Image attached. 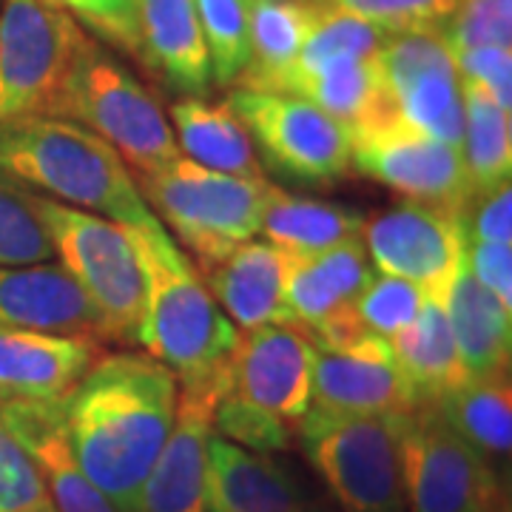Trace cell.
<instances>
[{
    "instance_id": "ba28073f",
    "label": "cell",
    "mask_w": 512,
    "mask_h": 512,
    "mask_svg": "<svg viewBox=\"0 0 512 512\" xmlns=\"http://www.w3.org/2000/svg\"><path fill=\"white\" fill-rule=\"evenodd\" d=\"M399 473L407 512H507L498 467L458 436L436 404L399 416Z\"/></svg>"
},
{
    "instance_id": "8d00e7d4",
    "label": "cell",
    "mask_w": 512,
    "mask_h": 512,
    "mask_svg": "<svg viewBox=\"0 0 512 512\" xmlns=\"http://www.w3.org/2000/svg\"><path fill=\"white\" fill-rule=\"evenodd\" d=\"M214 430L225 441L239 444L251 453H265V456L276 450H288L293 441V427L288 421L276 419L271 413L228 393L217 404Z\"/></svg>"
},
{
    "instance_id": "74e56055",
    "label": "cell",
    "mask_w": 512,
    "mask_h": 512,
    "mask_svg": "<svg viewBox=\"0 0 512 512\" xmlns=\"http://www.w3.org/2000/svg\"><path fill=\"white\" fill-rule=\"evenodd\" d=\"M0 512H57L32 456L0 419Z\"/></svg>"
},
{
    "instance_id": "5b68a950",
    "label": "cell",
    "mask_w": 512,
    "mask_h": 512,
    "mask_svg": "<svg viewBox=\"0 0 512 512\" xmlns=\"http://www.w3.org/2000/svg\"><path fill=\"white\" fill-rule=\"evenodd\" d=\"M55 117L92 128L137 174L160 171L183 157L157 97L94 37L74 63Z\"/></svg>"
},
{
    "instance_id": "5bb4252c",
    "label": "cell",
    "mask_w": 512,
    "mask_h": 512,
    "mask_svg": "<svg viewBox=\"0 0 512 512\" xmlns=\"http://www.w3.org/2000/svg\"><path fill=\"white\" fill-rule=\"evenodd\" d=\"M373 274L362 237L319 254H288L285 299L293 328L322 348H345L365 336L367 330L353 316V302Z\"/></svg>"
},
{
    "instance_id": "cb8c5ba5",
    "label": "cell",
    "mask_w": 512,
    "mask_h": 512,
    "mask_svg": "<svg viewBox=\"0 0 512 512\" xmlns=\"http://www.w3.org/2000/svg\"><path fill=\"white\" fill-rule=\"evenodd\" d=\"M464 376L510 370L512 308L495 299L467 268V251L441 299Z\"/></svg>"
},
{
    "instance_id": "60d3db41",
    "label": "cell",
    "mask_w": 512,
    "mask_h": 512,
    "mask_svg": "<svg viewBox=\"0 0 512 512\" xmlns=\"http://www.w3.org/2000/svg\"><path fill=\"white\" fill-rule=\"evenodd\" d=\"M458 77L493 97L504 111H512V52L507 46H473L453 52Z\"/></svg>"
},
{
    "instance_id": "836d02e7",
    "label": "cell",
    "mask_w": 512,
    "mask_h": 512,
    "mask_svg": "<svg viewBox=\"0 0 512 512\" xmlns=\"http://www.w3.org/2000/svg\"><path fill=\"white\" fill-rule=\"evenodd\" d=\"M35 197L0 171V265L55 262V245Z\"/></svg>"
},
{
    "instance_id": "e0dca14e",
    "label": "cell",
    "mask_w": 512,
    "mask_h": 512,
    "mask_svg": "<svg viewBox=\"0 0 512 512\" xmlns=\"http://www.w3.org/2000/svg\"><path fill=\"white\" fill-rule=\"evenodd\" d=\"M311 382L313 342L305 333L285 325L242 330L231 356L228 396L299 427L311 407Z\"/></svg>"
},
{
    "instance_id": "603a6c76",
    "label": "cell",
    "mask_w": 512,
    "mask_h": 512,
    "mask_svg": "<svg viewBox=\"0 0 512 512\" xmlns=\"http://www.w3.org/2000/svg\"><path fill=\"white\" fill-rule=\"evenodd\" d=\"M208 512H313L293 476L265 453H251L222 436L208 447Z\"/></svg>"
},
{
    "instance_id": "ee69618b",
    "label": "cell",
    "mask_w": 512,
    "mask_h": 512,
    "mask_svg": "<svg viewBox=\"0 0 512 512\" xmlns=\"http://www.w3.org/2000/svg\"><path fill=\"white\" fill-rule=\"evenodd\" d=\"M248 3H254V0H248Z\"/></svg>"
},
{
    "instance_id": "7c38bea8",
    "label": "cell",
    "mask_w": 512,
    "mask_h": 512,
    "mask_svg": "<svg viewBox=\"0 0 512 512\" xmlns=\"http://www.w3.org/2000/svg\"><path fill=\"white\" fill-rule=\"evenodd\" d=\"M362 239L376 274L410 279L439 302L467 251L461 214L413 200L365 220Z\"/></svg>"
},
{
    "instance_id": "7a4b0ae2",
    "label": "cell",
    "mask_w": 512,
    "mask_h": 512,
    "mask_svg": "<svg viewBox=\"0 0 512 512\" xmlns=\"http://www.w3.org/2000/svg\"><path fill=\"white\" fill-rule=\"evenodd\" d=\"M146 279L137 345L163 362L180 384L222 376L242 330L220 311L197 265L180 251L160 220L123 225Z\"/></svg>"
},
{
    "instance_id": "8fae6325",
    "label": "cell",
    "mask_w": 512,
    "mask_h": 512,
    "mask_svg": "<svg viewBox=\"0 0 512 512\" xmlns=\"http://www.w3.org/2000/svg\"><path fill=\"white\" fill-rule=\"evenodd\" d=\"M353 165L407 200L456 211L467 217L476 191L461 148L427 137L402 120L353 134Z\"/></svg>"
},
{
    "instance_id": "d6986e66",
    "label": "cell",
    "mask_w": 512,
    "mask_h": 512,
    "mask_svg": "<svg viewBox=\"0 0 512 512\" xmlns=\"http://www.w3.org/2000/svg\"><path fill=\"white\" fill-rule=\"evenodd\" d=\"M0 328L109 339L97 308L60 262L0 265Z\"/></svg>"
},
{
    "instance_id": "d6a6232c",
    "label": "cell",
    "mask_w": 512,
    "mask_h": 512,
    "mask_svg": "<svg viewBox=\"0 0 512 512\" xmlns=\"http://www.w3.org/2000/svg\"><path fill=\"white\" fill-rule=\"evenodd\" d=\"M194 6L211 57V80L220 86H234L251 57V3L194 0Z\"/></svg>"
},
{
    "instance_id": "b9f144b4",
    "label": "cell",
    "mask_w": 512,
    "mask_h": 512,
    "mask_svg": "<svg viewBox=\"0 0 512 512\" xmlns=\"http://www.w3.org/2000/svg\"><path fill=\"white\" fill-rule=\"evenodd\" d=\"M470 242H512V188L510 183L473 200L464 217Z\"/></svg>"
},
{
    "instance_id": "4316f807",
    "label": "cell",
    "mask_w": 512,
    "mask_h": 512,
    "mask_svg": "<svg viewBox=\"0 0 512 512\" xmlns=\"http://www.w3.org/2000/svg\"><path fill=\"white\" fill-rule=\"evenodd\" d=\"M171 131L194 163L237 177H265L254 140L228 100L205 103L200 97H185L171 106Z\"/></svg>"
},
{
    "instance_id": "d590c367",
    "label": "cell",
    "mask_w": 512,
    "mask_h": 512,
    "mask_svg": "<svg viewBox=\"0 0 512 512\" xmlns=\"http://www.w3.org/2000/svg\"><path fill=\"white\" fill-rule=\"evenodd\" d=\"M325 3L379 26L387 35L441 32L458 6V0H325Z\"/></svg>"
},
{
    "instance_id": "3957f363",
    "label": "cell",
    "mask_w": 512,
    "mask_h": 512,
    "mask_svg": "<svg viewBox=\"0 0 512 512\" xmlns=\"http://www.w3.org/2000/svg\"><path fill=\"white\" fill-rule=\"evenodd\" d=\"M0 171L40 197L120 225L154 220L123 157L92 128L66 117H26L0 126Z\"/></svg>"
},
{
    "instance_id": "ab89813d",
    "label": "cell",
    "mask_w": 512,
    "mask_h": 512,
    "mask_svg": "<svg viewBox=\"0 0 512 512\" xmlns=\"http://www.w3.org/2000/svg\"><path fill=\"white\" fill-rule=\"evenodd\" d=\"M55 9L69 12L86 32H94L120 52L140 60V29L137 0H43Z\"/></svg>"
},
{
    "instance_id": "30bf717a",
    "label": "cell",
    "mask_w": 512,
    "mask_h": 512,
    "mask_svg": "<svg viewBox=\"0 0 512 512\" xmlns=\"http://www.w3.org/2000/svg\"><path fill=\"white\" fill-rule=\"evenodd\" d=\"M228 106L276 174L302 185L339 183L350 174L353 134L308 97L237 89Z\"/></svg>"
},
{
    "instance_id": "6da1fadb",
    "label": "cell",
    "mask_w": 512,
    "mask_h": 512,
    "mask_svg": "<svg viewBox=\"0 0 512 512\" xmlns=\"http://www.w3.org/2000/svg\"><path fill=\"white\" fill-rule=\"evenodd\" d=\"M177 390V376L154 356L109 353L63 396L74 458L120 512H137L174 424Z\"/></svg>"
},
{
    "instance_id": "d4e9b609",
    "label": "cell",
    "mask_w": 512,
    "mask_h": 512,
    "mask_svg": "<svg viewBox=\"0 0 512 512\" xmlns=\"http://www.w3.org/2000/svg\"><path fill=\"white\" fill-rule=\"evenodd\" d=\"M322 0H254L251 57L239 74V89L288 92L296 60L319 18Z\"/></svg>"
},
{
    "instance_id": "277c9868",
    "label": "cell",
    "mask_w": 512,
    "mask_h": 512,
    "mask_svg": "<svg viewBox=\"0 0 512 512\" xmlns=\"http://www.w3.org/2000/svg\"><path fill=\"white\" fill-rule=\"evenodd\" d=\"M134 183L148 208L197 256L202 271L259 234L274 188L265 177L225 174L188 157L160 171L137 174Z\"/></svg>"
},
{
    "instance_id": "1f68e13d",
    "label": "cell",
    "mask_w": 512,
    "mask_h": 512,
    "mask_svg": "<svg viewBox=\"0 0 512 512\" xmlns=\"http://www.w3.org/2000/svg\"><path fill=\"white\" fill-rule=\"evenodd\" d=\"M384 37L379 26L367 23V20L350 15L345 9H336L322 0L319 18L313 23L311 35L302 46V55L296 60V69L288 83V94H293L296 83L302 77H308L316 69L336 63V60H356V57H376L382 49Z\"/></svg>"
},
{
    "instance_id": "9c48e42d",
    "label": "cell",
    "mask_w": 512,
    "mask_h": 512,
    "mask_svg": "<svg viewBox=\"0 0 512 512\" xmlns=\"http://www.w3.org/2000/svg\"><path fill=\"white\" fill-rule=\"evenodd\" d=\"M299 439L342 510L407 512L399 473V416L305 413Z\"/></svg>"
},
{
    "instance_id": "8992f818",
    "label": "cell",
    "mask_w": 512,
    "mask_h": 512,
    "mask_svg": "<svg viewBox=\"0 0 512 512\" xmlns=\"http://www.w3.org/2000/svg\"><path fill=\"white\" fill-rule=\"evenodd\" d=\"M35 202L55 245V262H60L80 291L89 296L109 330V339L137 345L146 305V279L126 228L40 194Z\"/></svg>"
},
{
    "instance_id": "44dd1931",
    "label": "cell",
    "mask_w": 512,
    "mask_h": 512,
    "mask_svg": "<svg viewBox=\"0 0 512 512\" xmlns=\"http://www.w3.org/2000/svg\"><path fill=\"white\" fill-rule=\"evenodd\" d=\"M208 291L239 330L262 325L293 328V316L285 299L288 254L268 239H248L234 254L205 268Z\"/></svg>"
},
{
    "instance_id": "9a60e30c",
    "label": "cell",
    "mask_w": 512,
    "mask_h": 512,
    "mask_svg": "<svg viewBox=\"0 0 512 512\" xmlns=\"http://www.w3.org/2000/svg\"><path fill=\"white\" fill-rule=\"evenodd\" d=\"M228 384L231 365L222 376L183 384V390H177L174 424L137 495V512H208V447L217 436L214 413L228 393Z\"/></svg>"
},
{
    "instance_id": "7bdbcfd3",
    "label": "cell",
    "mask_w": 512,
    "mask_h": 512,
    "mask_svg": "<svg viewBox=\"0 0 512 512\" xmlns=\"http://www.w3.org/2000/svg\"><path fill=\"white\" fill-rule=\"evenodd\" d=\"M467 268L478 282L512 308V242H470Z\"/></svg>"
},
{
    "instance_id": "484cf974",
    "label": "cell",
    "mask_w": 512,
    "mask_h": 512,
    "mask_svg": "<svg viewBox=\"0 0 512 512\" xmlns=\"http://www.w3.org/2000/svg\"><path fill=\"white\" fill-rule=\"evenodd\" d=\"M293 94L308 97L350 134L399 120L379 55L328 63L302 77Z\"/></svg>"
},
{
    "instance_id": "83f0119b",
    "label": "cell",
    "mask_w": 512,
    "mask_h": 512,
    "mask_svg": "<svg viewBox=\"0 0 512 512\" xmlns=\"http://www.w3.org/2000/svg\"><path fill=\"white\" fill-rule=\"evenodd\" d=\"M441 416L464 441L493 464L507 461L512 450V384L510 370L464 376L439 402Z\"/></svg>"
},
{
    "instance_id": "7402d4cb",
    "label": "cell",
    "mask_w": 512,
    "mask_h": 512,
    "mask_svg": "<svg viewBox=\"0 0 512 512\" xmlns=\"http://www.w3.org/2000/svg\"><path fill=\"white\" fill-rule=\"evenodd\" d=\"M140 63L168 89L200 97L211 86V57L194 0H137Z\"/></svg>"
},
{
    "instance_id": "2e32d148",
    "label": "cell",
    "mask_w": 512,
    "mask_h": 512,
    "mask_svg": "<svg viewBox=\"0 0 512 512\" xmlns=\"http://www.w3.org/2000/svg\"><path fill=\"white\" fill-rule=\"evenodd\" d=\"M419 407L384 336L365 333L345 348L313 345V416H402Z\"/></svg>"
},
{
    "instance_id": "f546056e",
    "label": "cell",
    "mask_w": 512,
    "mask_h": 512,
    "mask_svg": "<svg viewBox=\"0 0 512 512\" xmlns=\"http://www.w3.org/2000/svg\"><path fill=\"white\" fill-rule=\"evenodd\" d=\"M387 342L419 404L439 402L450 387L464 379L450 322L439 299H427L419 319Z\"/></svg>"
},
{
    "instance_id": "e575fe53",
    "label": "cell",
    "mask_w": 512,
    "mask_h": 512,
    "mask_svg": "<svg viewBox=\"0 0 512 512\" xmlns=\"http://www.w3.org/2000/svg\"><path fill=\"white\" fill-rule=\"evenodd\" d=\"M427 299L430 293L410 279L373 274L353 302V316L367 333L393 339L419 319Z\"/></svg>"
},
{
    "instance_id": "ffe728a7",
    "label": "cell",
    "mask_w": 512,
    "mask_h": 512,
    "mask_svg": "<svg viewBox=\"0 0 512 512\" xmlns=\"http://www.w3.org/2000/svg\"><path fill=\"white\" fill-rule=\"evenodd\" d=\"M0 419L32 456L57 512H120L86 478L74 458L63 396L46 402H3Z\"/></svg>"
},
{
    "instance_id": "f1b7e54d",
    "label": "cell",
    "mask_w": 512,
    "mask_h": 512,
    "mask_svg": "<svg viewBox=\"0 0 512 512\" xmlns=\"http://www.w3.org/2000/svg\"><path fill=\"white\" fill-rule=\"evenodd\" d=\"M365 214L325 200L293 197L282 188H271V197L262 214L259 234L282 248L285 254H319L348 239L362 237Z\"/></svg>"
},
{
    "instance_id": "ac0fdd59",
    "label": "cell",
    "mask_w": 512,
    "mask_h": 512,
    "mask_svg": "<svg viewBox=\"0 0 512 512\" xmlns=\"http://www.w3.org/2000/svg\"><path fill=\"white\" fill-rule=\"evenodd\" d=\"M103 356L92 336L0 328V404L60 399Z\"/></svg>"
},
{
    "instance_id": "4fadbf2b",
    "label": "cell",
    "mask_w": 512,
    "mask_h": 512,
    "mask_svg": "<svg viewBox=\"0 0 512 512\" xmlns=\"http://www.w3.org/2000/svg\"><path fill=\"white\" fill-rule=\"evenodd\" d=\"M399 120L427 137L461 148L464 97L450 46L439 32H399L379 49Z\"/></svg>"
},
{
    "instance_id": "f35d334b",
    "label": "cell",
    "mask_w": 512,
    "mask_h": 512,
    "mask_svg": "<svg viewBox=\"0 0 512 512\" xmlns=\"http://www.w3.org/2000/svg\"><path fill=\"white\" fill-rule=\"evenodd\" d=\"M450 52L512 43V0H458L453 18L439 32Z\"/></svg>"
},
{
    "instance_id": "4dcf8cb0",
    "label": "cell",
    "mask_w": 512,
    "mask_h": 512,
    "mask_svg": "<svg viewBox=\"0 0 512 512\" xmlns=\"http://www.w3.org/2000/svg\"><path fill=\"white\" fill-rule=\"evenodd\" d=\"M464 97V140L461 157L467 165L476 197L510 183L512 177V120L484 89L461 80Z\"/></svg>"
},
{
    "instance_id": "52a82bcc",
    "label": "cell",
    "mask_w": 512,
    "mask_h": 512,
    "mask_svg": "<svg viewBox=\"0 0 512 512\" xmlns=\"http://www.w3.org/2000/svg\"><path fill=\"white\" fill-rule=\"evenodd\" d=\"M89 43L77 20L43 0H0V126L55 117Z\"/></svg>"
}]
</instances>
